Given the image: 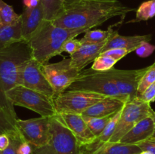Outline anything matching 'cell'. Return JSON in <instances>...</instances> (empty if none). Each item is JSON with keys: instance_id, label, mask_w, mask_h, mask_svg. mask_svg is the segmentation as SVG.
Returning <instances> with one entry per match:
<instances>
[{"instance_id": "obj_29", "label": "cell", "mask_w": 155, "mask_h": 154, "mask_svg": "<svg viewBox=\"0 0 155 154\" xmlns=\"http://www.w3.org/2000/svg\"><path fill=\"white\" fill-rule=\"evenodd\" d=\"M9 137H10V144L7 149L2 152V154H18L17 149L18 146L21 142L24 141L22 136L20 134V135L11 136Z\"/></svg>"}, {"instance_id": "obj_17", "label": "cell", "mask_w": 155, "mask_h": 154, "mask_svg": "<svg viewBox=\"0 0 155 154\" xmlns=\"http://www.w3.org/2000/svg\"><path fill=\"white\" fill-rule=\"evenodd\" d=\"M154 124L151 116L139 121L120 140V143L127 144H137L140 142L153 137Z\"/></svg>"}, {"instance_id": "obj_8", "label": "cell", "mask_w": 155, "mask_h": 154, "mask_svg": "<svg viewBox=\"0 0 155 154\" xmlns=\"http://www.w3.org/2000/svg\"><path fill=\"white\" fill-rule=\"evenodd\" d=\"M41 69L52 87L55 97L68 90L80 72L73 66L71 57H64L57 63H44Z\"/></svg>"}, {"instance_id": "obj_37", "label": "cell", "mask_w": 155, "mask_h": 154, "mask_svg": "<svg viewBox=\"0 0 155 154\" xmlns=\"http://www.w3.org/2000/svg\"><path fill=\"white\" fill-rule=\"evenodd\" d=\"M40 0H23L24 7L30 8L38 6V5L40 3Z\"/></svg>"}, {"instance_id": "obj_38", "label": "cell", "mask_w": 155, "mask_h": 154, "mask_svg": "<svg viewBox=\"0 0 155 154\" xmlns=\"http://www.w3.org/2000/svg\"><path fill=\"white\" fill-rule=\"evenodd\" d=\"M150 116L152 118L153 122H154V135H153V137H155V111L154 110H153V109L151 110V115H150Z\"/></svg>"}, {"instance_id": "obj_7", "label": "cell", "mask_w": 155, "mask_h": 154, "mask_svg": "<svg viewBox=\"0 0 155 154\" xmlns=\"http://www.w3.org/2000/svg\"><path fill=\"white\" fill-rule=\"evenodd\" d=\"M105 95L81 90H67L54 98L57 114H83L86 110L105 98Z\"/></svg>"}, {"instance_id": "obj_23", "label": "cell", "mask_w": 155, "mask_h": 154, "mask_svg": "<svg viewBox=\"0 0 155 154\" xmlns=\"http://www.w3.org/2000/svg\"><path fill=\"white\" fill-rule=\"evenodd\" d=\"M20 20L21 14H18L12 6L0 0V26L13 24Z\"/></svg>"}, {"instance_id": "obj_5", "label": "cell", "mask_w": 155, "mask_h": 154, "mask_svg": "<svg viewBox=\"0 0 155 154\" xmlns=\"http://www.w3.org/2000/svg\"><path fill=\"white\" fill-rule=\"evenodd\" d=\"M6 96L14 106L31 110L40 116L52 117L57 114L54 99L23 85L12 88L6 92Z\"/></svg>"}, {"instance_id": "obj_15", "label": "cell", "mask_w": 155, "mask_h": 154, "mask_svg": "<svg viewBox=\"0 0 155 154\" xmlns=\"http://www.w3.org/2000/svg\"><path fill=\"white\" fill-rule=\"evenodd\" d=\"M107 42L98 44H83L80 49L70 57L73 66L80 71L84 69L85 66L101 55Z\"/></svg>"}, {"instance_id": "obj_11", "label": "cell", "mask_w": 155, "mask_h": 154, "mask_svg": "<svg viewBox=\"0 0 155 154\" xmlns=\"http://www.w3.org/2000/svg\"><path fill=\"white\" fill-rule=\"evenodd\" d=\"M42 63L32 57L27 60L21 70L19 85L42 93L54 99L55 94L41 69Z\"/></svg>"}, {"instance_id": "obj_13", "label": "cell", "mask_w": 155, "mask_h": 154, "mask_svg": "<svg viewBox=\"0 0 155 154\" xmlns=\"http://www.w3.org/2000/svg\"><path fill=\"white\" fill-rule=\"evenodd\" d=\"M55 116L74 134L80 148L92 143L96 138L81 114L59 113Z\"/></svg>"}, {"instance_id": "obj_40", "label": "cell", "mask_w": 155, "mask_h": 154, "mask_svg": "<svg viewBox=\"0 0 155 154\" xmlns=\"http://www.w3.org/2000/svg\"><path fill=\"white\" fill-rule=\"evenodd\" d=\"M79 154H84V152H83V151H82L81 149H80V153H79Z\"/></svg>"}, {"instance_id": "obj_22", "label": "cell", "mask_w": 155, "mask_h": 154, "mask_svg": "<svg viewBox=\"0 0 155 154\" xmlns=\"http://www.w3.org/2000/svg\"><path fill=\"white\" fill-rule=\"evenodd\" d=\"M17 120L0 108V134H7L9 137L20 135L21 134L17 127Z\"/></svg>"}, {"instance_id": "obj_10", "label": "cell", "mask_w": 155, "mask_h": 154, "mask_svg": "<svg viewBox=\"0 0 155 154\" xmlns=\"http://www.w3.org/2000/svg\"><path fill=\"white\" fill-rule=\"evenodd\" d=\"M50 119L51 117L43 116L30 119H18L17 127L24 140L30 143L33 148L42 147L51 139Z\"/></svg>"}, {"instance_id": "obj_16", "label": "cell", "mask_w": 155, "mask_h": 154, "mask_svg": "<svg viewBox=\"0 0 155 154\" xmlns=\"http://www.w3.org/2000/svg\"><path fill=\"white\" fill-rule=\"evenodd\" d=\"M127 101L115 97H106L92 105L82 114L89 117H105L114 115L124 107Z\"/></svg>"}, {"instance_id": "obj_35", "label": "cell", "mask_w": 155, "mask_h": 154, "mask_svg": "<svg viewBox=\"0 0 155 154\" xmlns=\"http://www.w3.org/2000/svg\"><path fill=\"white\" fill-rule=\"evenodd\" d=\"M17 151L18 154H33V147L30 143L24 140L19 144Z\"/></svg>"}, {"instance_id": "obj_39", "label": "cell", "mask_w": 155, "mask_h": 154, "mask_svg": "<svg viewBox=\"0 0 155 154\" xmlns=\"http://www.w3.org/2000/svg\"><path fill=\"white\" fill-rule=\"evenodd\" d=\"M139 154H152L151 152H149V151H146V150H142V152H140Z\"/></svg>"}, {"instance_id": "obj_41", "label": "cell", "mask_w": 155, "mask_h": 154, "mask_svg": "<svg viewBox=\"0 0 155 154\" xmlns=\"http://www.w3.org/2000/svg\"><path fill=\"white\" fill-rule=\"evenodd\" d=\"M0 154H2V152H1V151H0Z\"/></svg>"}, {"instance_id": "obj_9", "label": "cell", "mask_w": 155, "mask_h": 154, "mask_svg": "<svg viewBox=\"0 0 155 154\" xmlns=\"http://www.w3.org/2000/svg\"><path fill=\"white\" fill-rule=\"evenodd\" d=\"M151 110V104L139 99L127 101L123 107L116 129L109 142H120L121 138L139 121L150 116Z\"/></svg>"}, {"instance_id": "obj_2", "label": "cell", "mask_w": 155, "mask_h": 154, "mask_svg": "<svg viewBox=\"0 0 155 154\" xmlns=\"http://www.w3.org/2000/svg\"><path fill=\"white\" fill-rule=\"evenodd\" d=\"M32 58L31 49L26 41L16 42L0 50V108L18 119L15 106L8 101L6 92L19 85L21 70Z\"/></svg>"}, {"instance_id": "obj_28", "label": "cell", "mask_w": 155, "mask_h": 154, "mask_svg": "<svg viewBox=\"0 0 155 154\" xmlns=\"http://www.w3.org/2000/svg\"><path fill=\"white\" fill-rule=\"evenodd\" d=\"M117 60L109 56L100 55L93 61L92 69L97 71H107L114 67Z\"/></svg>"}, {"instance_id": "obj_25", "label": "cell", "mask_w": 155, "mask_h": 154, "mask_svg": "<svg viewBox=\"0 0 155 154\" xmlns=\"http://www.w3.org/2000/svg\"><path fill=\"white\" fill-rule=\"evenodd\" d=\"M155 17V0H148L144 2L136 11V19L132 22H139L148 21Z\"/></svg>"}, {"instance_id": "obj_14", "label": "cell", "mask_w": 155, "mask_h": 154, "mask_svg": "<svg viewBox=\"0 0 155 154\" xmlns=\"http://www.w3.org/2000/svg\"><path fill=\"white\" fill-rule=\"evenodd\" d=\"M21 19L23 38L24 41L28 42L45 21V14L42 2H40L38 6L32 8L24 7L21 14Z\"/></svg>"}, {"instance_id": "obj_43", "label": "cell", "mask_w": 155, "mask_h": 154, "mask_svg": "<svg viewBox=\"0 0 155 154\" xmlns=\"http://www.w3.org/2000/svg\"><path fill=\"white\" fill-rule=\"evenodd\" d=\"M154 138H155V137H154Z\"/></svg>"}, {"instance_id": "obj_31", "label": "cell", "mask_w": 155, "mask_h": 154, "mask_svg": "<svg viewBox=\"0 0 155 154\" xmlns=\"http://www.w3.org/2000/svg\"><path fill=\"white\" fill-rule=\"evenodd\" d=\"M83 44L80 40L75 39H71L67 41L63 45V52L68 53L70 55H72L75 52H77Z\"/></svg>"}, {"instance_id": "obj_42", "label": "cell", "mask_w": 155, "mask_h": 154, "mask_svg": "<svg viewBox=\"0 0 155 154\" xmlns=\"http://www.w3.org/2000/svg\"><path fill=\"white\" fill-rule=\"evenodd\" d=\"M62 1H63V2H64V0H62Z\"/></svg>"}, {"instance_id": "obj_24", "label": "cell", "mask_w": 155, "mask_h": 154, "mask_svg": "<svg viewBox=\"0 0 155 154\" xmlns=\"http://www.w3.org/2000/svg\"><path fill=\"white\" fill-rule=\"evenodd\" d=\"M114 115L105 116V117H89V116H83V117L91 131L93 133L95 137H98L104 131L106 125H107Z\"/></svg>"}, {"instance_id": "obj_20", "label": "cell", "mask_w": 155, "mask_h": 154, "mask_svg": "<svg viewBox=\"0 0 155 154\" xmlns=\"http://www.w3.org/2000/svg\"><path fill=\"white\" fill-rule=\"evenodd\" d=\"M21 41H24L21 19L13 24L0 26V50Z\"/></svg>"}, {"instance_id": "obj_12", "label": "cell", "mask_w": 155, "mask_h": 154, "mask_svg": "<svg viewBox=\"0 0 155 154\" xmlns=\"http://www.w3.org/2000/svg\"><path fill=\"white\" fill-rule=\"evenodd\" d=\"M147 67L133 70H121L114 67L111 69L114 81L118 91L129 101L137 99L139 83Z\"/></svg>"}, {"instance_id": "obj_4", "label": "cell", "mask_w": 155, "mask_h": 154, "mask_svg": "<svg viewBox=\"0 0 155 154\" xmlns=\"http://www.w3.org/2000/svg\"><path fill=\"white\" fill-rule=\"evenodd\" d=\"M68 90L87 91L129 101L118 91L114 81L111 69L107 71H97L92 68L83 69Z\"/></svg>"}, {"instance_id": "obj_30", "label": "cell", "mask_w": 155, "mask_h": 154, "mask_svg": "<svg viewBox=\"0 0 155 154\" xmlns=\"http://www.w3.org/2000/svg\"><path fill=\"white\" fill-rule=\"evenodd\" d=\"M130 53H131V51L125 49V48H112V49H109L104 51L103 53H101V55L109 56V57H113L116 60L119 61L123 57L127 56Z\"/></svg>"}, {"instance_id": "obj_1", "label": "cell", "mask_w": 155, "mask_h": 154, "mask_svg": "<svg viewBox=\"0 0 155 154\" xmlns=\"http://www.w3.org/2000/svg\"><path fill=\"white\" fill-rule=\"evenodd\" d=\"M135 9L118 0H64L52 23L83 33L115 17H124Z\"/></svg>"}, {"instance_id": "obj_33", "label": "cell", "mask_w": 155, "mask_h": 154, "mask_svg": "<svg viewBox=\"0 0 155 154\" xmlns=\"http://www.w3.org/2000/svg\"><path fill=\"white\" fill-rule=\"evenodd\" d=\"M137 99L141 100L145 103H151L155 101V82L153 84H151L149 87L147 88L146 90L137 98Z\"/></svg>"}, {"instance_id": "obj_26", "label": "cell", "mask_w": 155, "mask_h": 154, "mask_svg": "<svg viewBox=\"0 0 155 154\" xmlns=\"http://www.w3.org/2000/svg\"><path fill=\"white\" fill-rule=\"evenodd\" d=\"M45 14V20L53 21L58 16L62 7V0H40Z\"/></svg>"}, {"instance_id": "obj_6", "label": "cell", "mask_w": 155, "mask_h": 154, "mask_svg": "<svg viewBox=\"0 0 155 154\" xmlns=\"http://www.w3.org/2000/svg\"><path fill=\"white\" fill-rule=\"evenodd\" d=\"M51 139L45 146L33 148V154H79L80 146L72 132L56 117L50 119Z\"/></svg>"}, {"instance_id": "obj_18", "label": "cell", "mask_w": 155, "mask_h": 154, "mask_svg": "<svg viewBox=\"0 0 155 154\" xmlns=\"http://www.w3.org/2000/svg\"><path fill=\"white\" fill-rule=\"evenodd\" d=\"M151 40V35H136V36H121L117 34L115 35L113 38L110 39L106 43L103 48V51L112 48H125L131 52L136 51L139 45L144 42H149Z\"/></svg>"}, {"instance_id": "obj_32", "label": "cell", "mask_w": 155, "mask_h": 154, "mask_svg": "<svg viewBox=\"0 0 155 154\" xmlns=\"http://www.w3.org/2000/svg\"><path fill=\"white\" fill-rule=\"evenodd\" d=\"M155 50V45H151L148 42H144L136 50V53L140 57H147L151 55Z\"/></svg>"}, {"instance_id": "obj_34", "label": "cell", "mask_w": 155, "mask_h": 154, "mask_svg": "<svg viewBox=\"0 0 155 154\" xmlns=\"http://www.w3.org/2000/svg\"><path fill=\"white\" fill-rule=\"evenodd\" d=\"M137 146L141 148L142 150H146L151 152L152 154H155V138L151 137L148 140H144V141L140 142L137 143Z\"/></svg>"}, {"instance_id": "obj_19", "label": "cell", "mask_w": 155, "mask_h": 154, "mask_svg": "<svg viewBox=\"0 0 155 154\" xmlns=\"http://www.w3.org/2000/svg\"><path fill=\"white\" fill-rule=\"evenodd\" d=\"M142 151L141 148L136 144L108 141L86 154H139Z\"/></svg>"}, {"instance_id": "obj_27", "label": "cell", "mask_w": 155, "mask_h": 154, "mask_svg": "<svg viewBox=\"0 0 155 154\" xmlns=\"http://www.w3.org/2000/svg\"><path fill=\"white\" fill-rule=\"evenodd\" d=\"M155 82V62L147 67L146 71L141 78L137 89V98Z\"/></svg>"}, {"instance_id": "obj_21", "label": "cell", "mask_w": 155, "mask_h": 154, "mask_svg": "<svg viewBox=\"0 0 155 154\" xmlns=\"http://www.w3.org/2000/svg\"><path fill=\"white\" fill-rule=\"evenodd\" d=\"M117 30H114L111 27H109L107 30H88L85 33L84 36L80 39L82 44H98L107 42L116 34Z\"/></svg>"}, {"instance_id": "obj_3", "label": "cell", "mask_w": 155, "mask_h": 154, "mask_svg": "<svg viewBox=\"0 0 155 154\" xmlns=\"http://www.w3.org/2000/svg\"><path fill=\"white\" fill-rule=\"evenodd\" d=\"M83 33L58 27L52 21H44L39 30L33 35L28 44L32 57L39 63H48L51 57L63 53V45L68 40L75 39Z\"/></svg>"}, {"instance_id": "obj_36", "label": "cell", "mask_w": 155, "mask_h": 154, "mask_svg": "<svg viewBox=\"0 0 155 154\" xmlns=\"http://www.w3.org/2000/svg\"><path fill=\"white\" fill-rule=\"evenodd\" d=\"M10 144V137L7 134H0V151L2 152L7 149Z\"/></svg>"}]
</instances>
